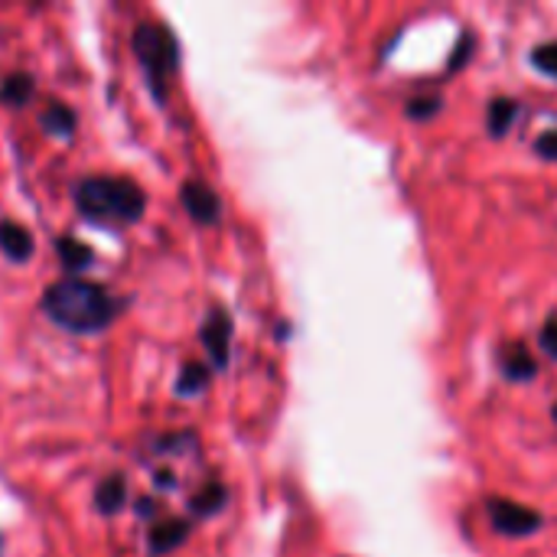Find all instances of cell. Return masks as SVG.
I'll return each instance as SVG.
<instances>
[{"label":"cell","instance_id":"obj_10","mask_svg":"<svg viewBox=\"0 0 557 557\" xmlns=\"http://www.w3.org/2000/svg\"><path fill=\"white\" fill-rule=\"evenodd\" d=\"M124 503H127V486H124V480H121L117 473L98 483V493H95V506H98V512L114 516Z\"/></svg>","mask_w":557,"mask_h":557},{"label":"cell","instance_id":"obj_6","mask_svg":"<svg viewBox=\"0 0 557 557\" xmlns=\"http://www.w3.org/2000/svg\"><path fill=\"white\" fill-rule=\"evenodd\" d=\"M180 199H183L186 212L193 215V222H199V225H212V222H219L222 202H219L215 189H212V186H206L202 180H189V183H183Z\"/></svg>","mask_w":557,"mask_h":557},{"label":"cell","instance_id":"obj_14","mask_svg":"<svg viewBox=\"0 0 557 557\" xmlns=\"http://www.w3.org/2000/svg\"><path fill=\"white\" fill-rule=\"evenodd\" d=\"M222 506H225V486H222V483L202 486V490L193 496V503H189V509H193L196 516H215Z\"/></svg>","mask_w":557,"mask_h":557},{"label":"cell","instance_id":"obj_7","mask_svg":"<svg viewBox=\"0 0 557 557\" xmlns=\"http://www.w3.org/2000/svg\"><path fill=\"white\" fill-rule=\"evenodd\" d=\"M503 375L512 382H532L539 375V366L525 343H506L503 346Z\"/></svg>","mask_w":557,"mask_h":557},{"label":"cell","instance_id":"obj_1","mask_svg":"<svg viewBox=\"0 0 557 557\" xmlns=\"http://www.w3.org/2000/svg\"><path fill=\"white\" fill-rule=\"evenodd\" d=\"M42 310L69 333H98L114 320V300L108 297V290L78 277L46 287Z\"/></svg>","mask_w":557,"mask_h":557},{"label":"cell","instance_id":"obj_2","mask_svg":"<svg viewBox=\"0 0 557 557\" xmlns=\"http://www.w3.org/2000/svg\"><path fill=\"white\" fill-rule=\"evenodd\" d=\"M75 202L88 219L98 222H137L144 215L147 196L131 180L88 176L75 186Z\"/></svg>","mask_w":557,"mask_h":557},{"label":"cell","instance_id":"obj_15","mask_svg":"<svg viewBox=\"0 0 557 557\" xmlns=\"http://www.w3.org/2000/svg\"><path fill=\"white\" fill-rule=\"evenodd\" d=\"M206 388H209V369L199 362H186L176 382V395H199Z\"/></svg>","mask_w":557,"mask_h":557},{"label":"cell","instance_id":"obj_19","mask_svg":"<svg viewBox=\"0 0 557 557\" xmlns=\"http://www.w3.org/2000/svg\"><path fill=\"white\" fill-rule=\"evenodd\" d=\"M539 343H542V349H545L552 359H557V317H552V320L542 326V333H539Z\"/></svg>","mask_w":557,"mask_h":557},{"label":"cell","instance_id":"obj_13","mask_svg":"<svg viewBox=\"0 0 557 557\" xmlns=\"http://www.w3.org/2000/svg\"><path fill=\"white\" fill-rule=\"evenodd\" d=\"M42 127H46V134H55V137H69L72 131H75V114L65 108V104H59V101H52L46 111H42Z\"/></svg>","mask_w":557,"mask_h":557},{"label":"cell","instance_id":"obj_18","mask_svg":"<svg viewBox=\"0 0 557 557\" xmlns=\"http://www.w3.org/2000/svg\"><path fill=\"white\" fill-rule=\"evenodd\" d=\"M437 111H441V98H437V95H434V98H414V101L408 104V114L418 117V121H421V117H434Z\"/></svg>","mask_w":557,"mask_h":557},{"label":"cell","instance_id":"obj_4","mask_svg":"<svg viewBox=\"0 0 557 557\" xmlns=\"http://www.w3.org/2000/svg\"><path fill=\"white\" fill-rule=\"evenodd\" d=\"M490 522L506 539H525L542 529V516L529 506H519L512 499H490Z\"/></svg>","mask_w":557,"mask_h":557},{"label":"cell","instance_id":"obj_17","mask_svg":"<svg viewBox=\"0 0 557 557\" xmlns=\"http://www.w3.org/2000/svg\"><path fill=\"white\" fill-rule=\"evenodd\" d=\"M532 62H535V69H539V72H545V75L557 78V42H542V46L532 52Z\"/></svg>","mask_w":557,"mask_h":557},{"label":"cell","instance_id":"obj_8","mask_svg":"<svg viewBox=\"0 0 557 557\" xmlns=\"http://www.w3.org/2000/svg\"><path fill=\"white\" fill-rule=\"evenodd\" d=\"M186 539H189V522H183V519H166V522H160V525L150 529L147 545H150V555H170V552H176Z\"/></svg>","mask_w":557,"mask_h":557},{"label":"cell","instance_id":"obj_12","mask_svg":"<svg viewBox=\"0 0 557 557\" xmlns=\"http://www.w3.org/2000/svg\"><path fill=\"white\" fill-rule=\"evenodd\" d=\"M519 114V104L512 98H496L490 104V134L493 137H506L512 131V121Z\"/></svg>","mask_w":557,"mask_h":557},{"label":"cell","instance_id":"obj_3","mask_svg":"<svg viewBox=\"0 0 557 557\" xmlns=\"http://www.w3.org/2000/svg\"><path fill=\"white\" fill-rule=\"evenodd\" d=\"M134 52H137V62L147 72L150 91L157 95V101H163L166 98V78L180 65V42H176V36L163 23H140L134 29Z\"/></svg>","mask_w":557,"mask_h":557},{"label":"cell","instance_id":"obj_5","mask_svg":"<svg viewBox=\"0 0 557 557\" xmlns=\"http://www.w3.org/2000/svg\"><path fill=\"white\" fill-rule=\"evenodd\" d=\"M199 339H202L212 366L215 369H225L228 366V352H232V320H228V313L222 307H215L209 313V320L199 330Z\"/></svg>","mask_w":557,"mask_h":557},{"label":"cell","instance_id":"obj_11","mask_svg":"<svg viewBox=\"0 0 557 557\" xmlns=\"http://www.w3.org/2000/svg\"><path fill=\"white\" fill-rule=\"evenodd\" d=\"M0 98H3V104H10V108L26 104V101L33 98V78H29L26 72H13V75H7V78H3V85H0Z\"/></svg>","mask_w":557,"mask_h":557},{"label":"cell","instance_id":"obj_20","mask_svg":"<svg viewBox=\"0 0 557 557\" xmlns=\"http://www.w3.org/2000/svg\"><path fill=\"white\" fill-rule=\"evenodd\" d=\"M535 153L545 157V160H557V127L555 131H545V134L535 140Z\"/></svg>","mask_w":557,"mask_h":557},{"label":"cell","instance_id":"obj_9","mask_svg":"<svg viewBox=\"0 0 557 557\" xmlns=\"http://www.w3.org/2000/svg\"><path fill=\"white\" fill-rule=\"evenodd\" d=\"M33 235L16 225V222H0V251L10 258V261H29L33 258Z\"/></svg>","mask_w":557,"mask_h":557},{"label":"cell","instance_id":"obj_16","mask_svg":"<svg viewBox=\"0 0 557 557\" xmlns=\"http://www.w3.org/2000/svg\"><path fill=\"white\" fill-rule=\"evenodd\" d=\"M59 255H62V264L69 271H82V268L91 264V248L82 245V242H75V238H62L59 242Z\"/></svg>","mask_w":557,"mask_h":557},{"label":"cell","instance_id":"obj_21","mask_svg":"<svg viewBox=\"0 0 557 557\" xmlns=\"http://www.w3.org/2000/svg\"><path fill=\"white\" fill-rule=\"evenodd\" d=\"M552 418H555V424H557V405H555V411H552Z\"/></svg>","mask_w":557,"mask_h":557}]
</instances>
